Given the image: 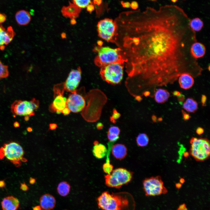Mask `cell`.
I'll list each match as a JSON object with an SVG mask.
<instances>
[{"label": "cell", "mask_w": 210, "mask_h": 210, "mask_svg": "<svg viewBox=\"0 0 210 210\" xmlns=\"http://www.w3.org/2000/svg\"><path fill=\"white\" fill-rule=\"evenodd\" d=\"M20 189L24 191H27L29 190V188L28 186L24 182L23 183H20Z\"/></svg>", "instance_id": "1f68e13d"}, {"label": "cell", "mask_w": 210, "mask_h": 210, "mask_svg": "<svg viewBox=\"0 0 210 210\" xmlns=\"http://www.w3.org/2000/svg\"><path fill=\"white\" fill-rule=\"evenodd\" d=\"M189 152L191 156L198 161L207 159L210 154V144L206 138L192 137L190 140Z\"/></svg>", "instance_id": "5b68a950"}, {"label": "cell", "mask_w": 210, "mask_h": 210, "mask_svg": "<svg viewBox=\"0 0 210 210\" xmlns=\"http://www.w3.org/2000/svg\"><path fill=\"white\" fill-rule=\"evenodd\" d=\"M70 188V186L68 182L62 181L59 183L57 188V191L60 196L65 197L69 193Z\"/></svg>", "instance_id": "cb8c5ba5"}, {"label": "cell", "mask_w": 210, "mask_h": 210, "mask_svg": "<svg viewBox=\"0 0 210 210\" xmlns=\"http://www.w3.org/2000/svg\"><path fill=\"white\" fill-rule=\"evenodd\" d=\"M56 85L54 88L55 95H54V100L50 106L49 109L52 112H56L58 114H60L67 107V98L63 95L65 90L64 87L60 89Z\"/></svg>", "instance_id": "7c38bea8"}, {"label": "cell", "mask_w": 210, "mask_h": 210, "mask_svg": "<svg viewBox=\"0 0 210 210\" xmlns=\"http://www.w3.org/2000/svg\"><path fill=\"white\" fill-rule=\"evenodd\" d=\"M40 206L44 210H51L55 207L56 200L52 195L46 194L43 195L39 199Z\"/></svg>", "instance_id": "9a60e30c"}, {"label": "cell", "mask_w": 210, "mask_h": 210, "mask_svg": "<svg viewBox=\"0 0 210 210\" xmlns=\"http://www.w3.org/2000/svg\"><path fill=\"white\" fill-rule=\"evenodd\" d=\"M13 126L15 128H18L19 127L20 124L19 123L17 122H15L13 124Z\"/></svg>", "instance_id": "681fc988"}, {"label": "cell", "mask_w": 210, "mask_h": 210, "mask_svg": "<svg viewBox=\"0 0 210 210\" xmlns=\"http://www.w3.org/2000/svg\"><path fill=\"white\" fill-rule=\"evenodd\" d=\"M136 141L138 146L143 147L148 144L149 141V139L146 134L140 133L137 137Z\"/></svg>", "instance_id": "484cf974"}, {"label": "cell", "mask_w": 210, "mask_h": 210, "mask_svg": "<svg viewBox=\"0 0 210 210\" xmlns=\"http://www.w3.org/2000/svg\"><path fill=\"white\" fill-rule=\"evenodd\" d=\"M183 107L187 111L194 113L197 109L198 104L197 102L192 98H188L183 104Z\"/></svg>", "instance_id": "603a6c76"}, {"label": "cell", "mask_w": 210, "mask_h": 210, "mask_svg": "<svg viewBox=\"0 0 210 210\" xmlns=\"http://www.w3.org/2000/svg\"><path fill=\"white\" fill-rule=\"evenodd\" d=\"M70 112L69 109L67 107H66L63 110L62 113H63L64 115H67L69 114Z\"/></svg>", "instance_id": "b9f144b4"}, {"label": "cell", "mask_w": 210, "mask_h": 210, "mask_svg": "<svg viewBox=\"0 0 210 210\" xmlns=\"http://www.w3.org/2000/svg\"><path fill=\"white\" fill-rule=\"evenodd\" d=\"M190 51L192 56L197 59L204 56L206 53V49L204 44L196 41L191 45Z\"/></svg>", "instance_id": "ac0fdd59"}, {"label": "cell", "mask_w": 210, "mask_h": 210, "mask_svg": "<svg viewBox=\"0 0 210 210\" xmlns=\"http://www.w3.org/2000/svg\"><path fill=\"white\" fill-rule=\"evenodd\" d=\"M16 34L12 27L9 26L7 29L0 24V50H4L13 40Z\"/></svg>", "instance_id": "5bb4252c"}, {"label": "cell", "mask_w": 210, "mask_h": 210, "mask_svg": "<svg viewBox=\"0 0 210 210\" xmlns=\"http://www.w3.org/2000/svg\"><path fill=\"white\" fill-rule=\"evenodd\" d=\"M9 75L8 66L3 64L0 60V79L6 78Z\"/></svg>", "instance_id": "83f0119b"}, {"label": "cell", "mask_w": 210, "mask_h": 210, "mask_svg": "<svg viewBox=\"0 0 210 210\" xmlns=\"http://www.w3.org/2000/svg\"><path fill=\"white\" fill-rule=\"evenodd\" d=\"M85 104L83 97L77 92L71 93L67 98V107L71 112L73 113L81 111L85 108Z\"/></svg>", "instance_id": "4fadbf2b"}, {"label": "cell", "mask_w": 210, "mask_h": 210, "mask_svg": "<svg viewBox=\"0 0 210 210\" xmlns=\"http://www.w3.org/2000/svg\"><path fill=\"white\" fill-rule=\"evenodd\" d=\"M24 155L22 148L16 142L11 141L5 143L0 148V159L5 157L17 167L21 166L22 162L27 161L24 158Z\"/></svg>", "instance_id": "277c9868"}, {"label": "cell", "mask_w": 210, "mask_h": 210, "mask_svg": "<svg viewBox=\"0 0 210 210\" xmlns=\"http://www.w3.org/2000/svg\"><path fill=\"white\" fill-rule=\"evenodd\" d=\"M57 126L55 124H52L50 125V128L51 130H54L57 127Z\"/></svg>", "instance_id": "bcb514c9"}, {"label": "cell", "mask_w": 210, "mask_h": 210, "mask_svg": "<svg viewBox=\"0 0 210 210\" xmlns=\"http://www.w3.org/2000/svg\"><path fill=\"white\" fill-rule=\"evenodd\" d=\"M124 64L115 63L101 67L100 73L102 78L107 83L112 85L120 84L123 77Z\"/></svg>", "instance_id": "8992f818"}, {"label": "cell", "mask_w": 210, "mask_h": 210, "mask_svg": "<svg viewBox=\"0 0 210 210\" xmlns=\"http://www.w3.org/2000/svg\"><path fill=\"white\" fill-rule=\"evenodd\" d=\"M87 10L91 13L94 10V7L92 4H91L87 7Z\"/></svg>", "instance_id": "74e56055"}, {"label": "cell", "mask_w": 210, "mask_h": 210, "mask_svg": "<svg viewBox=\"0 0 210 210\" xmlns=\"http://www.w3.org/2000/svg\"><path fill=\"white\" fill-rule=\"evenodd\" d=\"M178 82L181 88L188 89L193 85L194 80L190 75L187 73H184L179 76Z\"/></svg>", "instance_id": "ffe728a7"}, {"label": "cell", "mask_w": 210, "mask_h": 210, "mask_svg": "<svg viewBox=\"0 0 210 210\" xmlns=\"http://www.w3.org/2000/svg\"><path fill=\"white\" fill-rule=\"evenodd\" d=\"M15 18L18 24L21 26H25L30 22L31 17L28 11L22 10L18 11L15 13Z\"/></svg>", "instance_id": "e0dca14e"}, {"label": "cell", "mask_w": 210, "mask_h": 210, "mask_svg": "<svg viewBox=\"0 0 210 210\" xmlns=\"http://www.w3.org/2000/svg\"><path fill=\"white\" fill-rule=\"evenodd\" d=\"M171 1L174 3H175L177 2L178 0H171Z\"/></svg>", "instance_id": "680465c9"}, {"label": "cell", "mask_w": 210, "mask_h": 210, "mask_svg": "<svg viewBox=\"0 0 210 210\" xmlns=\"http://www.w3.org/2000/svg\"><path fill=\"white\" fill-rule=\"evenodd\" d=\"M152 119L154 122H157V117L155 115H153L152 117Z\"/></svg>", "instance_id": "816d5d0a"}, {"label": "cell", "mask_w": 210, "mask_h": 210, "mask_svg": "<svg viewBox=\"0 0 210 210\" xmlns=\"http://www.w3.org/2000/svg\"><path fill=\"white\" fill-rule=\"evenodd\" d=\"M102 45L103 42L98 41L97 45L93 49V51L97 53L94 59V63L96 66L101 68L111 64H125L127 60L120 48H113Z\"/></svg>", "instance_id": "7a4b0ae2"}, {"label": "cell", "mask_w": 210, "mask_h": 210, "mask_svg": "<svg viewBox=\"0 0 210 210\" xmlns=\"http://www.w3.org/2000/svg\"><path fill=\"white\" fill-rule=\"evenodd\" d=\"M181 93L179 91H175L172 92V94L174 96H178Z\"/></svg>", "instance_id": "7dc6e473"}, {"label": "cell", "mask_w": 210, "mask_h": 210, "mask_svg": "<svg viewBox=\"0 0 210 210\" xmlns=\"http://www.w3.org/2000/svg\"><path fill=\"white\" fill-rule=\"evenodd\" d=\"M143 185L145 194L147 196H157L167 192L161 177L159 176L145 178Z\"/></svg>", "instance_id": "30bf717a"}, {"label": "cell", "mask_w": 210, "mask_h": 210, "mask_svg": "<svg viewBox=\"0 0 210 210\" xmlns=\"http://www.w3.org/2000/svg\"><path fill=\"white\" fill-rule=\"evenodd\" d=\"M190 20L181 8L172 5L119 14L115 20L117 46L127 60V80L164 84L184 73H198L202 67L190 53L197 40Z\"/></svg>", "instance_id": "6da1fadb"}, {"label": "cell", "mask_w": 210, "mask_h": 210, "mask_svg": "<svg viewBox=\"0 0 210 210\" xmlns=\"http://www.w3.org/2000/svg\"><path fill=\"white\" fill-rule=\"evenodd\" d=\"M121 4L123 8H128L130 7V4L129 2L122 1Z\"/></svg>", "instance_id": "8d00e7d4"}, {"label": "cell", "mask_w": 210, "mask_h": 210, "mask_svg": "<svg viewBox=\"0 0 210 210\" xmlns=\"http://www.w3.org/2000/svg\"><path fill=\"white\" fill-rule=\"evenodd\" d=\"M177 99L179 103L181 104H182L185 100V96L181 93L178 96H177Z\"/></svg>", "instance_id": "d590c367"}, {"label": "cell", "mask_w": 210, "mask_h": 210, "mask_svg": "<svg viewBox=\"0 0 210 210\" xmlns=\"http://www.w3.org/2000/svg\"><path fill=\"white\" fill-rule=\"evenodd\" d=\"M206 97L204 95H202L201 97V102L203 106H205L206 105Z\"/></svg>", "instance_id": "f35d334b"}, {"label": "cell", "mask_w": 210, "mask_h": 210, "mask_svg": "<svg viewBox=\"0 0 210 210\" xmlns=\"http://www.w3.org/2000/svg\"><path fill=\"white\" fill-rule=\"evenodd\" d=\"M150 94V92L149 91H146L144 93V95L145 96H149Z\"/></svg>", "instance_id": "db71d44e"}, {"label": "cell", "mask_w": 210, "mask_h": 210, "mask_svg": "<svg viewBox=\"0 0 210 210\" xmlns=\"http://www.w3.org/2000/svg\"></svg>", "instance_id": "94428289"}, {"label": "cell", "mask_w": 210, "mask_h": 210, "mask_svg": "<svg viewBox=\"0 0 210 210\" xmlns=\"http://www.w3.org/2000/svg\"><path fill=\"white\" fill-rule=\"evenodd\" d=\"M72 4L79 9L84 8L92 4L91 0H72Z\"/></svg>", "instance_id": "4316f807"}, {"label": "cell", "mask_w": 210, "mask_h": 210, "mask_svg": "<svg viewBox=\"0 0 210 210\" xmlns=\"http://www.w3.org/2000/svg\"><path fill=\"white\" fill-rule=\"evenodd\" d=\"M111 173L104 177L105 184L110 187L119 188L128 184L132 178V173L124 168L116 169Z\"/></svg>", "instance_id": "52a82bcc"}, {"label": "cell", "mask_w": 210, "mask_h": 210, "mask_svg": "<svg viewBox=\"0 0 210 210\" xmlns=\"http://www.w3.org/2000/svg\"><path fill=\"white\" fill-rule=\"evenodd\" d=\"M27 130L28 132H31L32 131V128L28 127L27 128Z\"/></svg>", "instance_id": "11a10c76"}, {"label": "cell", "mask_w": 210, "mask_h": 210, "mask_svg": "<svg viewBox=\"0 0 210 210\" xmlns=\"http://www.w3.org/2000/svg\"><path fill=\"white\" fill-rule=\"evenodd\" d=\"M204 132V129L201 127H198L196 130V132L197 134L199 135H200L203 134Z\"/></svg>", "instance_id": "ab89813d"}, {"label": "cell", "mask_w": 210, "mask_h": 210, "mask_svg": "<svg viewBox=\"0 0 210 210\" xmlns=\"http://www.w3.org/2000/svg\"><path fill=\"white\" fill-rule=\"evenodd\" d=\"M169 96V93L167 90L159 89L156 91L155 94L154 98L157 103H163L168 100Z\"/></svg>", "instance_id": "7402d4cb"}, {"label": "cell", "mask_w": 210, "mask_h": 210, "mask_svg": "<svg viewBox=\"0 0 210 210\" xmlns=\"http://www.w3.org/2000/svg\"><path fill=\"white\" fill-rule=\"evenodd\" d=\"M102 1V0H93V3L94 4L99 5L101 4Z\"/></svg>", "instance_id": "ee69618b"}, {"label": "cell", "mask_w": 210, "mask_h": 210, "mask_svg": "<svg viewBox=\"0 0 210 210\" xmlns=\"http://www.w3.org/2000/svg\"><path fill=\"white\" fill-rule=\"evenodd\" d=\"M162 120V117H160L158 119V120L159 121H161Z\"/></svg>", "instance_id": "6f0895ef"}, {"label": "cell", "mask_w": 210, "mask_h": 210, "mask_svg": "<svg viewBox=\"0 0 210 210\" xmlns=\"http://www.w3.org/2000/svg\"><path fill=\"white\" fill-rule=\"evenodd\" d=\"M29 117L28 116H24V120L26 121H27L29 120Z\"/></svg>", "instance_id": "f5cc1de1"}, {"label": "cell", "mask_w": 210, "mask_h": 210, "mask_svg": "<svg viewBox=\"0 0 210 210\" xmlns=\"http://www.w3.org/2000/svg\"><path fill=\"white\" fill-rule=\"evenodd\" d=\"M113 166L110 163L109 157H106V162L103 165L104 172L107 174H110L113 170Z\"/></svg>", "instance_id": "f1b7e54d"}, {"label": "cell", "mask_w": 210, "mask_h": 210, "mask_svg": "<svg viewBox=\"0 0 210 210\" xmlns=\"http://www.w3.org/2000/svg\"><path fill=\"white\" fill-rule=\"evenodd\" d=\"M42 208L40 206H36L33 207V210H42Z\"/></svg>", "instance_id": "c3c4849f"}, {"label": "cell", "mask_w": 210, "mask_h": 210, "mask_svg": "<svg viewBox=\"0 0 210 210\" xmlns=\"http://www.w3.org/2000/svg\"><path fill=\"white\" fill-rule=\"evenodd\" d=\"M36 182V179L34 178L30 177L29 179V183L32 185L34 184Z\"/></svg>", "instance_id": "f6af8a7d"}, {"label": "cell", "mask_w": 210, "mask_h": 210, "mask_svg": "<svg viewBox=\"0 0 210 210\" xmlns=\"http://www.w3.org/2000/svg\"><path fill=\"white\" fill-rule=\"evenodd\" d=\"M97 201L99 208L102 210H122L128 206V203L125 197L108 191L103 192Z\"/></svg>", "instance_id": "3957f363"}, {"label": "cell", "mask_w": 210, "mask_h": 210, "mask_svg": "<svg viewBox=\"0 0 210 210\" xmlns=\"http://www.w3.org/2000/svg\"><path fill=\"white\" fill-rule=\"evenodd\" d=\"M6 186V183L4 180L0 181V188H2L5 187Z\"/></svg>", "instance_id": "7bdbcfd3"}, {"label": "cell", "mask_w": 210, "mask_h": 210, "mask_svg": "<svg viewBox=\"0 0 210 210\" xmlns=\"http://www.w3.org/2000/svg\"><path fill=\"white\" fill-rule=\"evenodd\" d=\"M7 16L4 13H0V24L4 22L6 19Z\"/></svg>", "instance_id": "d6a6232c"}, {"label": "cell", "mask_w": 210, "mask_h": 210, "mask_svg": "<svg viewBox=\"0 0 210 210\" xmlns=\"http://www.w3.org/2000/svg\"><path fill=\"white\" fill-rule=\"evenodd\" d=\"M130 7L133 9H137L138 7V3L135 1H132L130 4Z\"/></svg>", "instance_id": "836d02e7"}, {"label": "cell", "mask_w": 210, "mask_h": 210, "mask_svg": "<svg viewBox=\"0 0 210 210\" xmlns=\"http://www.w3.org/2000/svg\"><path fill=\"white\" fill-rule=\"evenodd\" d=\"M39 106V101L34 98L30 101L16 100L10 107L11 112L15 116H28L34 115L35 110Z\"/></svg>", "instance_id": "9c48e42d"}, {"label": "cell", "mask_w": 210, "mask_h": 210, "mask_svg": "<svg viewBox=\"0 0 210 210\" xmlns=\"http://www.w3.org/2000/svg\"><path fill=\"white\" fill-rule=\"evenodd\" d=\"M1 204L3 210H17L19 207L20 203L18 199L10 196L4 198Z\"/></svg>", "instance_id": "2e32d148"}, {"label": "cell", "mask_w": 210, "mask_h": 210, "mask_svg": "<svg viewBox=\"0 0 210 210\" xmlns=\"http://www.w3.org/2000/svg\"><path fill=\"white\" fill-rule=\"evenodd\" d=\"M175 186L176 188L179 189L181 187L182 185L180 183H178L176 184Z\"/></svg>", "instance_id": "f907efd6"}, {"label": "cell", "mask_w": 210, "mask_h": 210, "mask_svg": "<svg viewBox=\"0 0 210 210\" xmlns=\"http://www.w3.org/2000/svg\"><path fill=\"white\" fill-rule=\"evenodd\" d=\"M113 155L116 159L121 160L124 159L127 154V149L126 147L122 144H115L111 149Z\"/></svg>", "instance_id": "d6986e66"}, {"label": "cell", "mask_w": 210, "mask_h": 210, "mask_svg": "<svg viewBox=\"0 0 210 210\" xmlns=\"http://www.w3.org/2000/svg\"><path fill=\"white\" fill-rule=\"evenodd\" d=\"M182 113L183 117L184 120H189L191 117L189 114L186 113L183 110H182Z\"/></svg>", "instance_id": "e575fe53"}, {"label": "cell", "mask_w": 210, "mask_h": 210, "mask_svg": "<svg viewBox=\"0 0 210 210\" xmlns=\"http://www.w3.org/2000/svg\"><path fill=\"white\" fill-rule=\"evenodd\" d=\"M152 0V1H155V0Z\"/></svg>", "instance_id": "91938a15"}, {"label": "cell", "mask_w": 210, "mask_h": 210, "mask_svg": "<svg viewBox=\"0 0 210 210\" xmlns=\"http://www.w3.org/2000/svg\"><path fill=\"white\" fill-rule=\"evenodd\" d=\"M108 150L104 144L99 143L94 145L92 152L94 156L97 158L101 159L106 155Z\"/></svg>", "instance_id": "44dd1931"}, {"label": "cell", "mask_w": 210, "mask_h": 210, "mask_svg": "<svg viewBox=\"0 0 210 210\" xmlns=\"http://www.w3.org/2000/svg\"><path fill=\"white\" fill-rule=\"evenodd\" d=\"M177 210H188L186 206L184 204L180 205Z\"/></svg>", "instance_id": "60d3db41"}, {"label": "cell", "mask_w": 210, "mask_h": 210, "mask_svg": "<svg viewBox=\"0 0 210 210\" xmlns=\"http://www.w3.org/2000/svg\"><path fill=\"white\" fill-rule=\"evenodd\" d=\"M189 26L191 29L194 32L200 31L203 27V22L199 18H196L190 20Z\"/></svg>", "instance_id": "d4e9b609"}, {"label": "cell", "mask_w": 210, "mask_h": 210, "mask_svg": "<svg viewBox=\"0 0 210 210\" xmlns=\"http://www.w3.org/2000/svg\"><path fill=\"white\" fill-rule=\"evenodd\" d=\"M99 36L102 39L118 45V27L115 21L105 18L99 21L97 25Z\"/></svg>", "instance_id": "ba28073f"}, {"label": "cell", "mask_w": 210, "mask_h": 210, "mask_svg": "<svg viewBox=\"0 0 210 210\" xmlns=\"http://www.w3.org/2000/svg\"><path fill=\"white\" fill-rule=\"evenodd\" d=\"M120 130L119 128L116 126L111 127L108 129V132L111 134L119 136Z\"/></svg>", "instance_id": "f546056e"}, {"label": "cell", "mask_w": 210, "mask_h": 210, "mask_svg": "<svg viewBox=\"0 0 210 210\" xmlns=\"http://www.w3.org/2000/svg\"><path fill=\"white\" fill-rule=\"evenodd\" d=\"M180 181L181 183H184L185 180L183 178H181L180 180Z\"/></svg>", "instance_id": "9f6ffc18"}, {"label": "cell", "mask_w": 210, "mask_h": 210, "mask_svg": "<svg viewBox=\"0 0 210 210\" xmlns=\"http://www.w3.org/2000/svg\"><path fill=\"white\" fill-rule=\"evenodd\" d=\"M107 136L110 142L114 143L119 138V136L110 134L107 132Z\"/></svg>", "instance_id": "4dcf8cb0"}, {"label": "cell", "mask_w": 210, "mask_h": 210, "mask_svg": "<svg viewBox=\"0 0 210 210\" xmlns=\"http://www.w3.org/2000/svg\"><path fill=\"white\" fill-rule=\"evenodd\" d=\"M82 71L80 67L71 70L63 83L64 90L71 93L76 92L81 78Z\"/></svg>", "instance_id": "8fae6325"}]
</instances>
